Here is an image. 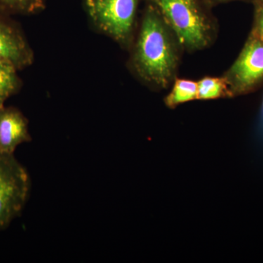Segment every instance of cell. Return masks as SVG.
Instances as JSON below:
<instances>
[{
	"label": "cell",
	"mask_w": 263,
	"mask_h": 263,
	"mask_svg": "<svg viewBox=\"0 0 263 263\" xmlns=\"http://www.w3.org/2000/svg\"><path fill=\"white\" fill-rule=\"evenodd\" d=\"M171 91L164 99L169 108H176L181 104L197 100V81L176 78L171 85Z\"/></svg>",
	"instance_id": "8"
},
{
	"label": "cell",
	"mask_w": 263,
	"mask_h": 263,
	"mask_svg": "<svg viewBox=\"0 0 263 263\" xmlns=\"http://www.w3.org/2000/svg\"><path fill=\"white\" fill-rule=\"evenodd\" d=\"M30 190L29 173L14 155L0 154V232L22 214Z\"/></svg>",
	"instance_id": "4"
},
{
	"label": "cell",
	"mask_w": 263,
	"mask_h": 263,
	"mask_svg": "<svg viewBox=\"0 0 263 263\" xmlns=\"http://www.w3.org/2000/svg\"><path fill=\"white\" fill-rule=\"evenodd\" d=\"M197 100H208L230 98L228 85L224 77L205 76L197 81Z\"/></svg>",
	"instance_id": "10"
},
{
	"label": "cell",
	"mask_w": 263,
	"mask_h": 263,
	"mask_svg": "<svg viewBox=\"0 0 263 263\" xmlns=\"http://www.w3.org/2000/svg\"><path fill=\"white\" fill-rule=\"evenodd\" d=\"M8 15L0 11V58L22 70L32 65L34 53L22 31Z\"/></svg>",
	"instance_id": "6"
},
{
	"label": "cell",
	"mask_w": 263,
	"mask_h": 263,
	"mask_svg": "<svg viewBox=\"0 0 263 263\" xmlns=\"http://www.w3.org/2000/svg\"><path fill=\"white\" fill-rule=\"evenodd\" d=\"M222 76L230 98L248 95L262 86V40L250 33L239 55Z\"/></svg>",
	"instance_id": "5"
},
{
	"label": "cell",
	"mask_w": 263,
	"mask_h": 263,
	"mask_svg": "<svg viewBox=\"0 0 263 263\" xmlns=\"http://www.w3.org/2000/svg\"><path fill=\"white\" fill-rule=\"evenodd\" d=\"M254 20L250 33L263 41V0H253Z\"/></svg>",
	"instance_id": "12"
},
{
	"label": "cell",
	"mask_w": 263,
	"mask_h": 263,
	"mask_svg": "<svg viewBox=\"0 0 263 263\" xmlns=\"http://www.w3.org/2000/svg\"><path fill=\"white\" fill-rule=\"evenodd\" d=\"M18 68L12 62L0 58V107L6 100L18 92L22 86Z\"/></svg>",
	"instance_id": "9"
},
{
	"label": "cell",
	"mask_w": 263,
	"mask_h": 263,
	"mask_svg": "<svg viewBox=\"0 0 263 263\" xmlns=\"http://www.w3.org/2000/svg\"><path fill=\"white\" fill-rule=\"evenodd\" d=\"M141 0H85L91 22L100 32L129 51L138 27Z\"/></svg>",
	"instance_id": "3"
},
{
	"label": "cell",
	"mask_w": 263,
	"mask_h": 263,
	"mask_svg": "<svg viewBox=\"0 0 263 263\" xmlns=\"http://www.w3.org/2000/svg\"><path fill=\"white\" fill-rule=\"evenodd\" d=\"M158 9L179 39L183 51H202L216 42L217 19L206 0H145Z\"/></svg>",
	"instance_id": "2"
},
{
	"label": "cell",
	"mask_w": 263,
	"mask_h": 263,
	"mask_svg": "<svg viewBox=\"0 0 263 263\" xmlns=\"http://www.w3.org/2000/svg\"><path fill=\"white\" fill-rule=\"evenodd\" d=\"M31 140L24 114L14 107H0V154L14 155L19 145Z\"/></svg>",
	"instance_id": "7"
},
{
	"label": "cell",
	"mask_w": 263,
	"mask_h": 263,
	"mask_svg": "<svg viewBox=\"0 0 263 263\" xmlns=\"http://www.w3.org/2000/svg\"><path fill=\"white\" fill-rule=\"evenodd\" d=\"M129 51L128 67L132 73L156 91L168 89L173 84L184 52L158 9L148 1H145Z\"/></svg>",
	"instance_id": "1"
},
{
	"label": "cell",
	"mask_w": 263,
	"mask_h": 263,
	"mask_svg": "<svg viewBox=\"0 0 263 263\" xmlns=\"http://www.w3.org/2000/svg\"><path fill=\"white\" fill-rule=\"evenodd\" d=\"M46 0H0V11L5 14L31 15L40 13Z\"/></svg>",
	"instance_id": "11"
},
{
	"label": "cell",
	"mask_w": 263,
	"mask_h": 263,
	"mask_svg": "<svg viewBox=\"0 0 263 263\" xmlns=\"http://www.w3.org/2000/svg\"><path fill=\"white\" fill-rule=\"evenodd\" d=\"M206 1L208 2V3L211 5V7H212V8H214V7L218 6V5L232 3V2L246 1L251 2V3H252L253 0H206Z\"/></svg>",
	"instance_id": "13"
}]
</instances>
